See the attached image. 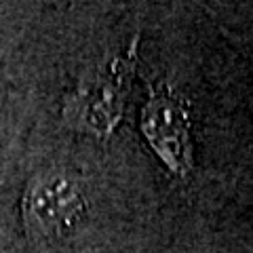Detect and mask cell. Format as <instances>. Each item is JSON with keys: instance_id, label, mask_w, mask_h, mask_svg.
Instances as JSON below:
<instances>
[{"instance_id": "7a4b0ae2", "label": "cell", "mask_w": 253, "mask_h": 253, "mask_svg": "<svg viewBox=\"0 0 253 253\" xmlns=\"http://www.w3.org/2000/svg\"><path fill=\"white\" fill-rule=\"evenodd\" d=\"M83 213V190L63 171L38 173L21 199V221L32 241H53L70 234Z\"/></svg>"}, {"instance_id": "3957f363", "label": "cell", "mask_w": 253, "mask_h": 253, "mask_svg": "<svg viewBox=\"0 0 253 253\" xmlns=\"http://www.w3.org/2000/svg\"><path fill=\"white\" fill-rule=\"evenodd\" d=\"M141 131L171 173L186 177L192 171V133L188 104L167 83L150 89L141 112Z\"/></svg>"}, {"instance_id": "6da1fadb", "label": "cell", "mask_w": 253, "mask_h": 253, "mask_svg": "<svg viewBox=\"0 0 253 253\" xmlns=\"http://www.w3.org/2000/svg\"><path fill=\"white\" fill-rule=\"evenodd\" d=\"M137 66V36L129 49L108 61H101L93 72L63 101V121L72 129L97 137H108L123 121L126 95Z\"/></svg>"}]
</instances>
